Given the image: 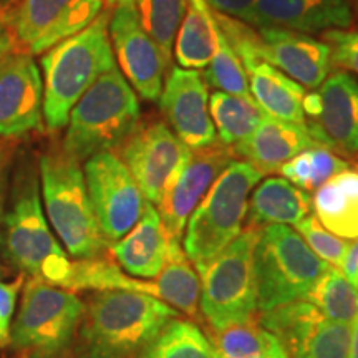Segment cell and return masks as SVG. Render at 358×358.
I'll list each match as a JSON object with an SVG mask.
<instances>
[{
  "label": "cell",
  "mask_w": 358,
  "mask_h": 358,
  "mask_svg": "<svg viewBox=\"0 0 358 358\" xmlns=\"http://www.w3.org/2000/svg\"><path fill=\"white\" fill-rule=\"evenodd\" d=\"M69 358H136L173 319L179 317L153 295L129 290H95Z\"/></svg>",
  "instance_id": "cell-1"
},
{
  "label": "cell",
  "mask_w": 358,
  "mask_h": 358,
  "mask_svg": "<svg viewBox=\"0 0 358 358\" xmlns=\"http://www.w3.org/2000/svg\"><path fill=\"white\" fill-rule=\"evenodd\" d=\"M110 17L103 10L87 29L42 55L43 120L50 131L66 127L75 103L103 73L116 66Z\"/></svg>",
  "instance_id": "cell-2"
},
{
  "label": "cell",
  "mask_w": 358,
  "mask_h": 358,
  "mask_svg": "<svg viewBox=\"0 0 358 358\" xmlns=\"http://www.w3.org/2000/svg\"><path fill=\"white\" fill-rule=\"evenodd\" d=\"M6 252L22 274L65 287L71 261L53 236L40 198V176L30 164L20 168L12 204L2 216Z\"/></svg>",
  "instance_id": "cell-3"
},
{
  "label": "cell",
  "mask_w": 358,
  "mask_h": 358,
  "mask_svg": "<svg viewBox=\"0 0 358 358\" xmlns=\"http://www.w3.org/2000/svg\"><path fill=\"white\" fill-rule=\"evenodd\" d=\"M40 191L48 224L75 261L100 257L110 244L103 237L90 201L80 161L64 150L40 158Z\"/></svg>",
  "instance_id": "cell-4"
},
{
  "label": "cell",
  "mask_w": 358,
  "mask_h": 358,
  "mask_svg": "<svg viewBox=\"0 0 358 358\" xmlns=\"http://www.w3.org/2000/svg\"><path fill=\"white\" fill-rule=\"evenodd\" d=\"M140 115L136 93L115 66L75 103L62 150L80 163L101 151H113L138 128Z\"/></svg>",
  "instance_id": "cell-5"
},
{
  "label": "cell",
  "mask_w": 358,
  "mask_h": 358,
  "mask_svg": "<svg viewBox=\"0 0 358 358\" xmlns=\"http://www.w3.org/2000/svg\"><path fill=\"white\" fill-rule=\"evenodd\" d=\"M262 174L245 161H232L186 222L185 252L198 274L243 232L249 198Z\"/></svg>",
  "instance_id": "cell-6"
},
{
  "label": "cell",
  "mask_w": 358,
  "mask_h": 358,
  "mask_svg": "<svg viewBox=\"0 0 358 358\" xmlns=\"http://www.w3.org/2000/svg\"><path fill=\"white\" fill-rule=\"evenodd\" d=\"M83 307L73 290L40 279L25 280L10 329L12 352L17 358H69Z\"/></svg>",
  "instance_id": "cell-7"
},
{
  "label": "cell",
  "mask_w": 358,
  "mask_h": 358,
  "mask_svg": "<svg viewBox=\"0 0 358 358\" xmlns=\"http://www.w3.org/2000/svg\"><path fill=\"white\" fill-rule=\"evenodd\" d=\"M329 267L299 232L284 224L261 227L254 250L257 308L266 312L303 301Z\"/></svg>",
  "instance_id": "cell-8"
},
{
  "label": "cell",
  "mask_w": 358,
  "mask_h": 358,
  "mask_svg": "<svg viewBox=\"0 0 358 358\" xmlns=\"http://www.w3.org/2000/svg\"><path fill=\"white\" fill-rule=\"evenodd\" d=\"M259 231L248 227L199 272V308L214 332L252 322L259 310L254 268Z\"/></svg>",
  "instance_id": "cell-9"
},
{
  "label": "cell",
  "mask_w": 358,
  "mask_h": 358,
  "mask_svg": "<svg viewBox=\"0 0 358 358\" xmlns=\"http://www.w3.org/2000/svg\"><path fill=\"white\" fill-rule=\"evenodd\" d=\"M103 7L105 0H17L3 25L15 52L43 55L87 29Z\"/></svg>",
  "instance_id": "cell-10"
},
{
  "label": "cell",
  "mask_w": 358,
  "mask_h": 358,
  "mask_svg": "<svg viewBox=\"0 0 358 358\" xmlns=\"http://www.w3.org/2000/svg\"><path fill=\"white\" fill-rule=\"evenodd\" d=\"M85 181L93 213L110 245L140 221L146 199L115 151H101L85 161Z\"/></svg>",
  "instance_id": "cell-11"
},
{
  "label": "cell",
  "mask_w": 358,
  "mask_h": 358,
  "mask_svg": "<svg viewBox=\"0 0 358 358\" xmlns=\"http://www.w3.org/2000/svg\"><path fill=\"white\" fill-rule=\"evenodd\" d=\"M290 358H348L350 325L329 320L307 301H294L259 315Z\"/></svg>",
  "instance_id": "cell-12"
},
{
  "label": "cell",
  "mask_w": 358,
  "mask_h": 358,
  "mask_svg": "<svg viewBox=\"0 0 358 358\" xmlns=\"http://www.w3.org/2000/svg\"><path fill=\"white\" fill-rule=\"evenodd\" d=\"M308 134L335 155H358V80L335 70L315 92L303 96Z\"/></svg>",
  "instance_id": "cell-13"
},
{
  "label": "cell",
  "mask_w": 358,
  "mask_h": 358,
  "mask_svg": "<svg viewBox=\"0 0 358 358\" xmlns=\"http://www.w3.org/2000/svg\"><path fill=\"white\" fill-rule=\"evenodd\" d=\"M232 146L216 141L203 150H189L169 176L155 204L171 239L181 241L186 222L211 189L214 181L234 161Z\"/></svg>",
  "instance_id": "cell-14"
},
{
  "label": "cell",
  "mask_w": 358,
  "mask_h": 358,
  "mask_svg": "<svg viewBox=\"0 0 358 358\" xmlns=\"http://www.w3.org/2000/svg\"><path fill=\"white\" fill-rule=\"evenodd\" d=\"M108 30L123 77L143 100H159L168 62L143 27L138 7L134 3L115 7Z\"/></svg>",
  "instance_id": "cell-15"
},
{
  "label": "cell",
  "mask_w": 358,
  "mask_h": 358,
  "mask_svg": "<svg viewBox=\"0 0 358 358\" xmlns=\"http://www.w3.org/2000/svg\"><path fill=\"white\" fill-rule=\"evenodd\" d=\"M43 80L34 57L8 52L0 62V138L42 128Z\"/></svg>",
  "instance_id": "cell-16"
},
{
  "label": "cell",
  "mask_w": 358,
  "mask_h": 358,
  "mask_svg": "<svg viewBox=\"0 0 358 358\" xmlns=\"http://www.w3.org/2000/svg\"><path fill=\"white\" fill-rule=\"evenodd\" d=\"M159 105L173 133L189 150H203L217 141L209 115L208 85L198 70L173 66L159 95Z\"/></svg>",
  "instance_id": "cell-17"
},
{
  "label": "cell",
  "mask_w": 358,
  "mask_h": 358,
  "mask_svg": "<svg viewBox=\"0 0 358 358\" xmlns=\"http://www.w3.org/2000/svg\"><path fill=\"white\" fill-rule=\"evenodd\" d=\"M189 148L178 140L173 129L163 122L136 128L122 145V161L131 173L143 198L158 203L169 176L185 158Z\"/></svg>",
  "instance_id": "cell-18"
},
{
  "label": "cell",
  "mask_w": 358,
  "mask_h": 358,
  "mask_svg": "<svg viewBox=\"0 0 358 358\" xmlns=\"http://www.w3.org/2000/svg\"><path fill=\"white\" fill-rule=\"evenodd\" d=\"M264 45V60L303 88H319L330 73L329 43L308 34L280 27L259 29Z\"/></svg>",
  "instance_id": "cell-19"
},
{
  "label": "cell",
  "mask_w": 358,
  "mask_h": 358,
  "mask_svg": "<svg viewBox=\"0 0 358 358\" xmlns=\"http://www.w3.org/2000/svg\"><path fill=\"white\" fill-rule=\"evenodd\" d=\"M353 17L348 0H256L254 27H280L303 34L348 29Z\"/></svg>",
  "instance_id": "cell-20"
},
{
  "label": "cell",
  "mask_w": 358,
  "mask_h": 358,
  "mask_svg": "<svg viewBox=\"0 0 358 358\" xmlns=\"http://www.w3.org/2000/svg\"><path fill=\"white\" fill-rule=\"evenodd\" d=\"M312 146H317V143L303 123L282 122L264 115L256 131L232 146V150L264 176L280 171L285 163Z\"/></svg>",
  "instance_id": "cell-21"
},
{
  "label": "cell",
  "mask_w": 358,
  "mask_h": 358,
  "mask_svg": "<svg viewBox=\"0 0 358 358\" xmlns=\"http://www.w3.org/2000/svg\"><path fill=\"white\" fill-rule=\"evenodd\" d=\"M169 236L155 204L145 203L140 221L133 229L110 245L118 266L131 277L156 279L166 261Z\"/></svg>",
  "instance_id": "cell-22"
},
{
  "label": "cell",
  "mask_w": 358,
  "mask_h": 358,
  "mask_svg": "<svg viewBox=\"0 0 358 358\" xmlns=\"http://www.w3.org/2000/svg\"><path fill=\"white\" fill-rule=\"evenodd\" d=\"M250 96L264 115L289 123L306 124L303 96L306 88L261 58H243Z\"/></svg>",
  "instance_id": "cell-23"
},
{
  "label": "cell",
  "mask_w": 358,
  "mask_h": 358,
  "mask_svg": "<svg viewBox=\"0 0 358 358\" xmlns=\"http://www.w3.org/2000/svg\"><path fill=\"white\" fill-rule=\"evenodd\" d=\"M312 208L322 226L342 239H358V171L345 169L315 191Z\"/></svg>",
  "instance_id": "cell-24"
},
{
  "label": "cell",
  "mask_w": 358,
  "mask_h": 358,
  "mask_svg": "<svg viewBox=\"0 0 358 358\" xmlns=\"http://www.w3.org/2000/svg\"><path fill=\"white\" fill-rule=\"evenodd\" d=\"M312 211V198L285 178H268L250 192V226H295Z\"/></svg>",
  "instance_id": "cell-25"
},
{
  "label": "cell",
  "mask_w": 358,
  "mask_h": 358,
  "mask_svg": "<svg viewBox=\"0 0 358 358\" xmlns=\"http://www.w3.org/2000/svg\"><path fill=\"white\" fill-rule=\"evenodd\" d=\"M159 301L168 303L169 307L178 308L187 317L199 315L201 299V280L199 274L191 266L181 241L169 237L166 261L156 277Z\"/></svg>",
  "instance_id": "cell-26"
},
{
  "label": "cell",
  "mask_w": 358,
  "mask_h": 358,
  "mask_svg": "<svg viewBox=\"0 0 358 358\" xmlns=\"http://www.w3.org/2000/svg\"><path fill=\"white\" fill-rule=\"evenodd\" d=\"M216 48L214 13L206 0H187L185 19L176 37V60L181 69L203 70Z\"/></svg>",
  "instance_id": "cell-27"
},
{
  "label": "cell",
  "mask_w": 358,
  "mask_h": 358,
  "mask_svg": "<svg viewBox=\"0 0 358 358\" xmlns=\"http://www.w3.org/2000/svg\"><path fill=\"white\" fill-rule=\"evenodd\" d=\"M209 115L222 145L234 146L256 131L262 110L250 95L214 92L209 96Z\"/></svg>",
  "instance_id": "cell-28"
},
{
  "label": "cell",
  "mask_w": 358,
  "mask_h": 358,
  "mask_svg": "<svg viewBox=\"0 0 358 358\" xmlns=\"http://www.w3.org/2000/svg\"><path fill=\"white\" fill-rule=\"evenodd\" d=\"M213 350L224 358H290L274 334L256 322H248L209 334Z\"/></svg>",
  "instance_id": "cell-29"
},
{
  "label": "cell",
  "mask_w": 358,
  "mask_h": 358,
  "mask_svg": "<svg viewBox=\"0 0 358 358\" xmlns=\"http://www.w3.org/2000/svg\"><path fill=\"white\" fill-rule=\"evenodd\" d=\"M138 358H213V345L198 325L176 317Z\"/></svg>",
  "instance_id": "cell-30"
},
{
  "label": "cell",
  "mask_w": 358,
  "mask_h": 358,
  "mask_svg": "<svg viewBox=\"0 0 358 358\" xmlns=\"http://www.w3.org/2000/svg\"><path fill=\"white\" fill-rule=\"evenodd\" d=\"M303 301L313 303L329 320L352 325L358 319V287L337 267L327 268Z\"/></svg>",
  "instance_id": "cell-31"
},
{
  "label": "cell",
  "mask_w": 358,
  "mask_h": 358,
  "mask_svg": "<svg viewBox=\"0 0 358 358\" xmlns=\"http://www.w3.org/2000/svg\"><path fill=\"white\" fill-rule=\"evenodd\" d=\"M350 164L334 151L317 145L302 151L280 168L285 179L301 189L312 192L330 181L338 173L345 171Z\"/></svg>",
  "instance_id": "cell-32"
},
{
  "label": "cell",
  "mask_w": 358,
  "mask_h": 358,
  "mask_svg": "<svg viewBox=\"0 0 358 358\" xmlns=\"http://www.w3.org/2000/svg\"><path fill=\"white\" fill-rule=\"evenodd\" d=\"M214 37H216V48L204 75L206 83L217 88V92L231 93V95H250L248 73L243 62L224 35L216 17H214Z\"/></svg>",
  "instance_id": "cell-33"
},
{
  "label": "cell",
  "mask_w": 358,
  "mask_h": 358,
  "mask_svg": "<svg viewBox=\"0 0 358 358\" xmlns=\"http://www.w3.org/2000/svg\"><path fill=\"white\" fill-rule=\"evenodd\" d=\"M187 0H138L143 27L153 37L166 58L168 65L173 57L176 32L186 13Z\"/></svg>",
  "instance_id": "cell-34"
},
{
  "label": "cell",
  "mask_w": 358,
  "mask_h": 358,
  "mask_svg": "<svg viewBox=\"0 0 358 358\" xmlns=\"http://www.w3.org/2000/svg\"><path fill=\"white\" fill-rule=\"evenodd\" d=\"M295 229L302 236L308 248L319 256L322 261H325L329 266L342 268L343 259L347 256V250L350 248V243L342 237L332 234L327 231L322 224L317 221L315 216H308L302 219L301 222L295 224Z\"/></svg>",
  "instance_id": "cell-35"
},
{
  "label": "cell",
  "mask_w": 358,
  "mask_h": 358,
  "mask_svg": "<svg viewBox=\"0 0 358 358\" xmlns=\"http://www.w3.org/2000/svg\"><path fill=\"white\" fill-rule=\"evenodd\" d=\"M324 38L330 47L332 65L338 70H350L358 75V30H325Z\"/></svg>",
  "instance_id": "cell-36"
},
{
  "label": "cell",
  "mask_w": 358,
  "mask_h": 358,
  "mask_svg": "<svg viewBox=\"0 0 358 358\" xmlns=\"http://www.w3.org/2000/svg\"><path fill=\"white\" fill-rule=\"evenodd\" d=\"M25 274H19L15 280L0 282V347H6L10 342L12 317L15 312L17 297L24 289Z\"/></svg>",
  "instance_id": "cell-37"
},
{
  "label": "cell",
  "mask_w": 358,
  "mask_h": 358,
  "mask_svg": "<svg viewBox=\"0 0 358 358\" xmlns=\"http://www.w3.org/2000/svg\"><path fill=\"white\" fill-rule=\"evenodd\" d=\"M213 10L232 17L248 25H254V6L256 0H206Z\"/></svg>",
  "instance_id": "cell-38"
},
{
  "label": "cell",
  "mask_w": 358,
  "mask_h": 358,
  "mask_svg": "<svg viewBox=\"0 0 358 358\" xmlns=\"http://www.w3.org/2000/svg\"><path fill=\"white\" fill-rule=\"evenodd\" d=\"M342 272L352 284H355L358 287V239L353 244L350 243L347 256L343 259Z\"/></svg>",
  "instance_id": "cell-39"
},
{
  "label": "cell",
  "mask_w": 358,
  "mask_h": 358,
  "mask_svg": "<svg viewBox=\"0 0 358 358\" xmlns=\"http://www.w3.org/2000/svg\"><path fill=\"white\" fill-rule=\"evenodd\" d=\"M352 335H350V352H348V358H358V319L350 325Z\"/></svg>",
  "instance_id": "cell-40"
},
{
  "label": "cell",
  "mask_w": 358,
  "mask_h": 358,
  "mask_svg": "<svg viewBox=\"0 0 358 358\" xmlns=\"http://www.w3.org/2000/svg\"><path fill=\"white\" fill-rule=\"evenodd\" d=\"M10 50H12V42H10V37H8V34L6 32L0 35V62H2V58L6 57Z\"/></svg>",
  "instance_id": "cell-41"
},
{
  "label": "cell",
  "mask_w": 358,
  "mask_h": 358,
  "mask_svg": "<svg viewBox=\"0 0 358 358\" xmlns=\"http://www.w3.org/2000/svg\"><path fill=\"white\" fill-rule=\"evenodd\" d=\"M6 161H7V148L0 141V174H2V169L6 166Z\"/></svg>",
  "instance_id": "cell-42"
},
{
  "label": "cell",
  "mask_w": 358,
  "mask_h": 358,
  "mask_svg": "<svg viewBox=\"0 0 358 358\" xmlns=\"http://www.w3.org/2000/svg\"><path fill=\"white\" fill-rule=\"evenodd\" d=\"M111 7H118V6H127V3H134L136 6L138 0H106Z\"/></svg>",
  "instance_id": "cell-43"
},
{
  "label": "cell",
  "mask_w": 358,
  "mask_h": 358,
  "mask_svg": "<svg viewBox=\"0 0 358 358\" xmlns=\"http://www.w3.org/2000/svg\"><path fill=\"white\" fill-rule=\"evenodd\" d=\"M348 3H350L353 22H358V0H348Z\"/></svg>",
  "instance_id": "cell-44"
},
{
  "label": "cell",
  "mask_w": 358,
  "mask_h": 358,
  "mask_svg": "<svg viewBox=\"0 0 358 358\" xmlns=\"http://www.w3.org/2000/svg\"><path fill=\"white\" fill-rule=\"evenodd\" d=\"M15 2L17 0H0V10H7V8H10Z\"/></svg>",
  "instance_id": "cell-45"
},
{
  "label": "cell",
  "mask_w": 358,
  "mask_h": 358,
  "mask_svg": "<svg viewBox=\"0 0 358 358\" xmlns=\"http://www.w3.org/2000/svg\"><path fill=\"white\" fill-rule=\"evenodd\" d=\"M7 30H6V25H3V19H0V35L2 34H6Z\"/></svg>",
  "instance_id": "cell-46"
},
{
  "label": "cell",
  "mask_w": 358,
  "mask_h": 358,
  "mask_svg": "<svg viewBox=\"0 0 358 358\" xmlns=\"http://www.w3.org/2000/svg\"><path fill=\"white\" fill-rule=\"evenodd\" d=\"M213 358H224V357H221V355H219L217 352H214V350H213Z\"/></svg>",
  "instance_id": "cell-47"
}]
</instances>
